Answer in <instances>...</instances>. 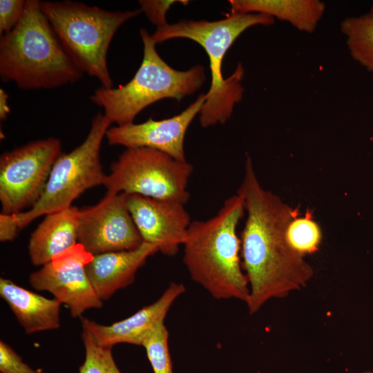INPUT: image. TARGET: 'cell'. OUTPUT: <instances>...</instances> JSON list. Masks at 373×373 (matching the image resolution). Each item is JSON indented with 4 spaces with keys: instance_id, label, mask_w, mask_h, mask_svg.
<instances>
[{
    "instance_id": "cell-1",
    "label": "cell",
    "mask_w": 373,
    "mask_h": 373,
    "mask_svg": "<svg viewBox=\"0 0 373 373\" xmlns=\"http://www.w3.org/2000/svg\"><path fill=\"white\" fill-rule=\"evenodd\" d=\"M237 194L243 199L247 212L240 256L249 288L246 304L252 315L269 300L305 287L314 271L305 257L290 247L286 238L289 224L299 216V208L262 186L249 155Z\"/></svg>"
},
{
    "instance_id": "cell-2",
    "label": "cell",
    "mask_w": 373,
    "mask_h": 373,
    "mask_svg": "<svg viewBox=\"0 0 373 373\" xmlns=\"http://www.w3.org/2000/svg\"><path fill=\"white\" fill-rule=\"evenodd\" d=\"M245 212L241 196L228 198L213 217L191 221L182 245L183 262L191 278L217 300L246 303L249 298L237 234Z\"/></svg>"
},
{
    "instance_id": "cell-3",
    "label": "cell",
    "mask_w": 373,
    "mask_h": 373,
    "mask_svg": "<svg viewBox=\"0 0 373 373\" xmlns=\"http://www.w3.org/2000/svg\"><path fill=\"white\" fill-rule=\"evenodd\" d=\"M84 73L71 59L41 8L26 0L18 24L0 39V77L22 89L73 84Z\"/></svg>"
},
{
    "instance_id": "cell-4",
    "label": "cell",
    "mask_w": 373,
    "mask_h": 373,
    "mask_svg": "<svg viewBox=\"0 0 373 373\" xmlns=\"http://www.w3.org/2000/svg\"><path fill=\"white\" fill-rule=\"evenodd\" d=\"M273 17L258 13L231 14L222 19L182 20L156 28L151 35L156 44L175 38H185L199 44L209 61L211 85L206 101L200 112L202 126L225 123L231 116L234 106L242 99L244 68L239 64L228 78L222 75L224 56L236 39L247 29L255 26H271Z\"/></svg>"
},
{
    "instance_id": "cell-5",
    "label": "cell",
    "mask_w": 373,
    "mask_h": 373,
    "mask_svg": "<svg viewBox=\"0 0 373 373\" xmlns=\"http://www.w3.org/2000/svg\"><path fill=\"white\" fill-rule=\"evenodd\" d=\"M140 32L144 56L134 77L117 88L101 86L90 96L111 124L117 126L133 123L142 110L160 99L181 101L198 90L205 81L202 65L186 70L172 68L160 56L156 43L146 30L142 28Z\"/></svg>"
},
{
    "instance_id": "cell-6",
    "label": "cell",
    "mask_w": 373,
    "mask_h": 373,
    "mask_svg": "<svg viewBox=\"0 0 373 373\" xmlns=\"http://www.w3.org/2000/svg\"><path fill=\"white\" fill-rule=\"evenodd\" d=\"M41 8L77 67L113 87L107 54L119 28L140 15V9L109 11L70 0L41 1Z\"/></svg>"
},
{
    "instance_id": "cell-7",
    "label": "cell",
    "mask_w": 373,
    "mask_h": 373,
    "mask_svg": "<svg viewBox=\"0 0 373 373\" xmlns=\"http://www.w3.org/2000/svg\"><path fill=\"white\" fill-rule=\"evenodd\" d=\"M111 124L103 113L96 114L84 142L70 152L59 155L39 200L31 209L14 214L20 229L39 216L71 207L86 190L104 185L106 175L102 169L99 152Z\"/></svg>"
},
{
    "instance_id": "cell-8",
    "label": "cell",
    "mask_w": 373,
    "mask_h": 373,
    "mask_svg": "<svg viewBox=\"0 0 373 373\" xmlns=\"http://www.w3.org/2000/svg\"><path fill=\"white\" fill-rule=\"evenodd\" d=\"M193 166L158 150L128 148L111 166L104 186L107 192L137 194L179 202L189 199L187 190Z\"/></svg>"
},
{
    "instance_id": "cell-9",
    "label": "cell",
    "mask_w": 373,
    "mask_h": 373,
    "mask_svg": "<svg viewBox=\"0 0 373 373\" xmlns=\"http://www.w3.org/2000/svg\"><path fill=\"white\" fill-rule=\"evenodd\" d=\"M61 154V142L55 137L31 142L3 153L0 157L2 213L17 214L31 209L41 196Z\"/></svg>"
},
{
    "instance_id": "cell-10",
    "label": "cell",
    "mask_w": 373,
    "mask_h": 373,
    "mask_svg": "<svg viewBox=\"0 0 373 373\" xmlns=\"http://www.w3.org/2000/svg\"><path fill=\"white\" fill-rule=\"evenodd\" d=\"M93 258V255L77 243L31 273L29 283L36 290L52 294L68 308L72 317L80 318L85 311L103 306L86 271V266Z\"/></svg>"
},
{
    "instance_id": "cell-11",
    "label": "cell",
    "mask_w": 373,
    "mask_h": 373,
    "mask_svg": "<svg viewBox=\"0 0 373 373\" xmlns=\"http://www.w3.org/2000/svg\"><path fill=\"white\" fill-rule=\"evenodd\" d=\"M126 193L106 192L97 204L80 209L78 243L93 256L133 250L144 240L128 209Z\"/></svg>"
},
{
    "instance_id": "cell-12",
    "label": "cell",
    "mask_w": 373,
    "mask_h": 373,
    "mask_svg": "<svg viewBox=\"0 0 373 373\" xmlns=\"http://www.w3.org/2000/svg\"><path fill=\"white\" fill-rule=\"evenodd\" d=\"M206 94L180 113L169 118L155 120L149 118L140 124L129 123L110 127L106 137L110 145L128 148L146 147L164 152L172 157L186 161L184 142L187 129L206 101Z\"/></svg>"
},
{
    "instance_id": "cell-13",
    "label": "cell",
    "mask_w": 373,
    "mask_h": 373,
    "mask_svg": "<svg viewBox=\"0 0 373 373\" xmlns=\"http://www.w3.org/2000/svg\"><path fill=\"white\" fill-rule=\"evenodd\" d=\"M126 202L144 242L156 245L164 255H176L191 222L184 204L137 194H126Z\"/></svg>"
},
{
    "instance_id": "cell-14",
    "label": "cell",
    "mask_w": 373,
    "mask_h": 373,
    "mask_svg": "<svg viewBox=\"0 0 373 373\" xmlns=\"http://www.w3.org/2000/svg\"><path fill=\"white\" fill-rule=\"evenodd\" d=\"M182 283L171 282L159 298L131 316L111 325L99 324L80 317L82 327L87 329L95 342L112 347L120 343L142 345L147 335L164 319L175 301L184 293Z\"/></svg>"
},
{
    "instance_id": "cell-15",
    "label": "cell",
    "mask_w": 373,
    "mask_h": 373,
    "mask_svg": "<svg viewBox=\"0 0 373 373\" xmlns=\"http://www.w3.org/2000/svg\"><path fill=\"white\" fill-rule=\"evenodd\" d=\"M156 245L144 242L138 248L93 256L86 266L90 282L102 301L131 285L149 257L158 252Z\"/></svg>"
},
{
    "instance_id": "cell-16",
    "label": "cell",
    "mask_w": 373,
    "mask_h": 373,
    "mask_svg": "<svg viewBox=\"0 0 373 373\" xmlns=\"http://www.w3.org/2000/svg\"><path fill=\"white\" fill-rule=\"evenodd\" d=\"M0 296L26 334L60 327L61 303L57 299L46 298L5 278H0Z\"/></svg>"
},
{
    "instance_id": "cell-17",
    "label": "cell",
    "mask_w": 373,
    "mask_h": 373,
    "mask_svg": "<svg viewBox=\"0 0 373 373\" xmlns=\"http://www.w3.org/2000/svg\"><path fill=\"white\" fill-rule=\"evenodd\" d=\"M80 209L71 206L46 215L31 233L28 254L33 265L43 266L52 257L78 243Z\"/></svg>"
},
{
    "instance_id": "cell-18",
    "label": "cell",
    "mask_w": 373,
    "mask_h": 373,
    "mask_svg": "<svg viewBox=\"0 0 373 373\" xmlns=\"http://www.w3.org/2000/svg\"><path fill=\"white\" fill-rule=\"evenodd\" d=\"M231 14L258 13L287 22L296 30L314 32L325 11L319 0H231Z\"/></svg>"
},
{
    "instance_id": "cell-19",
    "label": "cell",
    "mask_w": 373,
    "mask_h": 373,
    "mask_svg": "<svg viewBox=\"0 0 373 373\" xmlns=\"http://www.w3.org/2000/svg\"><path fill=\"white\" fill-rule=\"evenodd\" d=\"M340 30L352 58L373 73V6L365 14L342 20Z\"/></svg>"
},
{
    "instance_id": "cell-20",
    "label": "cell",
    "mask_w": 373,
    "mask_h": 373,
    "mask_svg": "<svg viewBox=\"0 0 373 373\" xmlns=\"http://www.w3.org/2000/svg\"><path fill=\"white\" fill-rule=\"evenodd\" d=\"M286 238L290 247L305 257L318 251L322 231L308 210L304 216H298L291 221L286 231Z\"/></svg>"
},
{
    "instance_id": "cell-21",
    "label": "cell",
    "mask_w": 373,
    "mask_h": 373,
    "mask_svg": "<svg viewBox=\"0 0 373 373\" xmlns=\"http://www.w3.org/2000/svg\"><path fill=\"white\" fill-rule=\"evenodd\" d=\"M85 358L79 373H122L112 354V347L98 345L90 332L82 327Z\"/></svg>"
},
{
    "instance_id": "cell-22",
    "label": "cell",
    "mask_w": 373,
    "mask_h": 373,
    "mask_svg": "<svg viewBox=\"0 0 373 373\" xmlns=\"http://www.w3.org/2000/svg\"><path fill=\"white\" fill-rule=\"evenodd\" d=\"M153 373H173L169 347V332L164 322L159 323L146 337L142 345Z\"/></svg>"
},
{
    "instance_id": "cell-23",
    "label": "cell",
    "mask_w": 373,
    "mask_h": 373,
    "mask_svg": "<svg viewBox=\"0 0 373 373\" xmlns=\"http://www.w3.org/2000/svg\"><path fill=\"white\" fill-rule=\"evenodd\" d=\"M26 0L0 1V36L10 32L21 20Z\"/></svg>"
},
{
    "instance_id": "cell-24",
    "label": "cell",
    "mask_w": 373,
    "mask_h": 373,
    "mask_svg": "<svg viewBox=\"0 0 373 373\" xmlns=\"http://www.w3.org/2000/svg\"><path fill=\"white\" fill-rule=\"evenodd\" d=\"M0 373H42L28 366L3 341H0Z\"/></svg>"
},
{
    "instance_id": "cell-25",
    "label": "cell",
    "mask_w": 373,
    "mask_h": 373,
    "mask_svg": "<svg viewBox=\"0 0 373 373\" xmlns=\"http://www.w3.org/2000/svg\"><path fill=\"white\" fill-rule=\"evenodd\" d=\"M183 1L142 0L139 1V4L142 12H144L149 21L158 28L167 23L166 21V13L171 6L177 2Z\"/></svg>"
},
{
    "instance_id": "cell-26",
    "label": "cell",
    "mask_w": 373,
    "mask_h": 373,
    "mask_svg": "<svg viewBox=\"0 0 373 373\" xmlns=\"http://www.w3.org/2000/svg\"><path fill=\"white\" fill-rule=\"evenodd\" d=\"M20 230L14 214L1 213L0 214V241L13 240Z\"/></svg>"
},
{
    "instance_id": "cell-27",
    "label": "cell",
    "mask_w": 373,
    "mask_h": 373,
    "mask_svg": "<svg viewBox=\"0 0 373 373\" xmlns=\"http://www.w3.org/2000/svg\"><path fill=\"white\" fill-rule=\"evenodd\" d=\"M9 96L3 88L0 89V119L5 120L10 112Z\"/></svg>"
},
{
    "instance_id": "cell-28",
    "label": "cell",
    "mask_w": 373,
    "mask_h": 373,
    "mask_svg": "<svg viewBox=\"0 0 373 373\" xmlns=\"http://www.w3.org/2000/svg\"><path fill=\"white\" fill-rule=\"evenodd\" d=\"M360 373H373V372L367 370V371H364Z\"/></svg>"
},
{
    "instance_id": "cell-29",
    "label": "cell",
    "mask_w": 373,
    "mask_h": 373,
    "mask_svg": "<svg viewBox=\"0 0 373 373\" xmlns=\"http://www.w3.org/2000/svg\"><path fill=\"white\" fill-rule=\"evenodd\" d=\"M257 373H262V372H260V371H258V372H257Z\"/></svg>"
}]
</instances>
